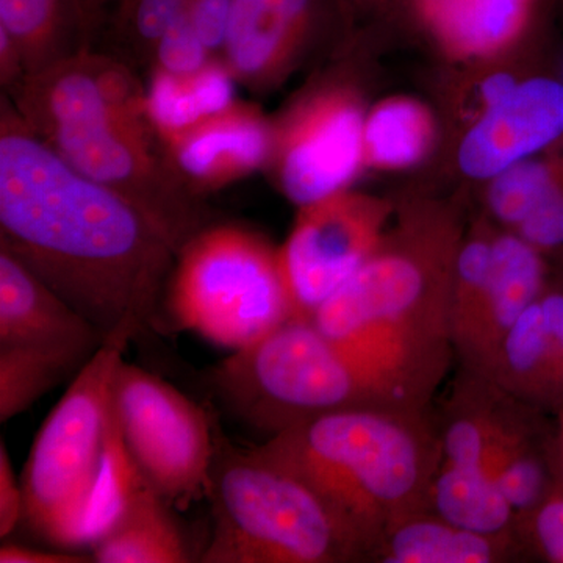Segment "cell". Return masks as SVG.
I'll use <instances>...</instances> for the list:
<instances>
[{"mask_svg":"<svg viewBox=\"0 0 563 563\" xmlns=\"http://www.w3.org/2000/svg\"><path fill=\"white\" fill-rule=\"evenodd\" d=\"M390 207L350 190L299 207L284 246L282 272L296 317L310 318L383 243Z\"/></svg>","mask_w":563,"mask_h":563,"instance_id":"11","label":"cell"},{"mask_svg":"<svg viewBox=\"0 0 563 563\" xmlns=\"http://www.w3.org/2000/svg\"><path fill=\"white\" fill-rule=\"evenodd\" d=\"M211 383L239 420L269 439L321 415L380 406L350 358L303 317L233 351Z\"/></svg>","mask_w":563,"mask_h":563,"instance_id":"8","label":"cell"},{"mask_svg":"<svg viewBox=\"0 0 563 563\" xmlns=\"http://www.w3.org/2000/svg\"><path fill=\"white\" fill-rule=\"evenodd\" d=\"M429 512L466 531L518 539L512 507L498 485L477 470L440 463Z\"/></svg>","mask_w":563,"mask_h":563,"instance_id":"23","label":"cell"},{"mask_svg":"<svg viewBox=\"0 0 563 563\" xmlns=\"http://www.w3.org/2000/svg\"><path fill=\"white\" fill-rule=\"evenodd\" d=\"M312 485L372 559L390 529L429 512L442 440L428 409L366 406L321 415L257 448Z\"/></svg>","mask_w":563,"mask_h":563,"instance_id":"4","label":"cell"},{"mask_svg":"<svg viewBox=\"0 0 563 563\" xmlns=\"http://www.w3.org/2000/svg\"><path fill=\"white\" fill-rule=\"evenodd\" d=\"M232 0H190L185 16L206 46L221 57L231 18Z\"/></svg>","mask_w":563,"mask_h":563,"instance_id":"28","label":"cell"},{"mask_svg":"<svg viewBox=\"0 0 563 563\" xmlns=\"http://www.w3.org/2000/svg\"><path fill=\"white\" fill-rule=\"evenodd\" d=\"M0 246L103 342L151 324L179 246L146 211L77 172L0 103Z\"/></svg>","mask_w":563,"mask_h":563,"instance_id":"1","label":"cell"},{"mask_svg":"<svg viewBox=\"0 0 563 563\" xmlns=\"http://www.w3.org/2000/svg\"><path fill=\"white\" fill-rule=\"evenodd\" d=\"M24 490L14 474L9 448L0 442V537L5 539L24 523Z\"/></svg>","mask_w":563,"mask_h":563,"instance_id":"29","label":"cell"},{"mask_svg":"<svg viewBox=\"0 0 563 563\" xmlns=\"http://www.w3.org/2000/svg\"><path fill=\"white\" fill-rule=\"evenodd\" d=\"M11 101L73 168L146 211L179 250L209 224L201 198L169 168L147 118L146 87L124 63L81 47L29 74Z\"/></svg>","mask_w":563,"mask_h":563,"instance_id":"3","label":"cell"},{"mask_svg":"<svg viewBox=\"0 0 563 563\" xmlns=\"http://www.w3.org/2000/svg\"><path fill=\"white\" fill-rule=\"evenodd\" d=\"M92 355L49 347H0V421L31 409L52 388L77 376Z\"/></svg>","mask_w":563,"mask_h":563,"instance_id":"25","label":"cell"},{"mask_svg":"<svg viewBox=\"0 0 563 563\" xmlns=\"http://www.w3.org/2000/svg\"><path fill=\"white\" fill-rule=\"evenodd\" d=\"M27 76L22 52L9 33L0 29V81L3 92L13 91Z\"/></svg>","mask_w":563,"mask_h":563,"instance_id":"30","label":"cell"},{"mask_svg":"<svg viewBox=\"0 0 563 563\" xmlns=\"http://www.w3.org/2000/svg\"><path fill=\"white\" fill-rule=\"evenodd\" d=\"M113 406L133 463L169 506H187L206 495L217 443L198 404L122 358L114 373Z\"/></svg>","mask_w":563,"mask_h":563,"instance_id":"9","label":"cell"},{"mask_svg":"<svg viewBox=\"0 0 563 563\" xmlns=\"http://www.w3.org/2000/svg\"><path fill=\"white\" fill-rule=\"evenodd\" d=\"M484 377L543 412L562 409L563 291L558 285H550L515 322Z\"/></svg>","mask_w":563,"mask_h":563,"instance_id":"16","label":"cell"},{"mask_svg":"<svg viewBox=\"0 0 563 563\" xmlns=\"http://www.w3.org/2000/svg\"><path fill=\"white\" fill-rule=\"evenodd\" d=\"M99 332L36 274L0 246V347L32 346L96 354Z\"/></svg>","mask_w":563,"mask_h":563,"instance_id":"18","label":"cell"},{"mask_svg":"<svg viewBox=\"0 0 563 563\" xmlns=\"http://www.w3.org/2000/svg\"><path fill=\"white\" fill-rule=\"evenodd\" d=\"M551 0H398L446 54L483 60L517 46Z\"/></svg>","mask_w":563,"mask_h":563,"instance_id":"17","label":"cell"},{"mask_svg":"<svg viewBox=\"0 0 563 563\" xmlns=\"http://www.w3.org/2000/svg\"><path fill=\"white\" fill-rule=\"evenodd\" d=\"M236 85L221 57L184 76L151 70L146 113L155 135L172 139L228 109L236 101Z\"/></svg>","mask_w":563,"mask_h":563,"instance_id":"21","label":"cell"},{"mask_svg":"<svg viewBox=\"0 0 563 563\" xmlns=\"http://www.w3.org/2000/svg\"><path fill=\"white\" fill-rule=\"evenodd\" d=\"M84 555L66 551L36 550L21 544L3 543L0 548V563H84Z\"/></svg>","mask_w":563,"mask_h":563,"instance_id":"31","label":"cell"},{"mask_svg":"<svg viewBox=\"0 0 563 563\" xmlns=\"http://www.w3.org/2000/svg\"><path fill=\"white\" fill-rule=\"evenodd\" d=\"M559 3H561L563 10V0H559Z\"/></svg>","mask_w":563,"mask_h":563,"instance_id":"37","label":"cell"},{"mask_svg":"<svg viewBox=\"0 0 563 563\" xmlns=\"http://www.w3.org/2000/svg\"><path fill=\"white\" fill-rule=\"evenodd\" d=\"M161 144L177 179L202 199L266 169L273 151V120L254 103L236 99L228 109Z\"/></svg>","mask_w":563,"mask_h":563,"instance_id":"14","label":"cell"},{"mask_svg":"<svg viewBox=\"0 0 563 563\" xmlns=\"http://www.w3.org/2000/svg\"><path fill=\"white\" fill-rule=\"evenodd\" d=\"M109 2H113V0H81V5H84L85 11H87V16L92 27H95V22L98 20L99 11Z\"/></svg>","mask_w":563,"mask_h":563,"instance_id":"34","label":"cell"},{"mask_svg":"<svg viewBox=\"0 0 563 563\" xmlns=\"http://www.w3.org/2000/svg\"><path fill=\"white\" fill-rule=\"evenodd\" d=\"M203 563H346L372 559L342 515L290 470L255 450L217 444Z\"/></svg>","mask_w":563,"mask_h":563,"instance_id":"6","label":"cell"},{"mask_svg":"<svg viewBox=\"0 0 563 563\" xmlns=\"http://www.w3.org/2000/svg\"><path fill=\"white\" fill-rule=\"evenodd\" d=\"M351 13L342 0H232L221 58L252 92L279 87L331 22Z\"/></svg>","mask_w":563,"mask_h":563,"instance_id":"12","label":"cell"},{"mask_svg":"<svg viewBox=\"0 0 563 563\" xmlns=\"http://www.w3.org/2000/svg\"><path fill=\"white\" fill-rule=\"evenodd\" d=\"M433 136L435 124L424 103L402 96L385 99L365 117V166L377 169L410 168L431 151Z\"/></svg>","mask_w":563,"mask_h":563,"instance_id":"24","label":"cell"},{"mask_svg":"<svg viewBox=\"0 0 563 563\" xmlns=\"http://www.w3.org/2000/svg\"><path fill=\"white\" fill-rule=\"evenodd\" d=\"M113 2H118V7L122 5V3L125 2V0H113Z\"/></svg>","mask_w":563,"mask_h":563,"instance_id":"36","label":"cell"},{"mask_svg":"<svg viewBox=\"0 0 563 563\" xmlns=\"http://www.w3.org/2000/svg\"><path fill=\"white\" fill-rule=\"evenodd\" d=\"M350 11L357 10H387L395 7L398 0H342Z\"/></svg>","mask_w":563,"mask_h":563,"instance_id":"33","label":"cell"},{"mask_svg":"<svg viewBox=\"0 0 563 563\" xmlns=\"http://www.w3.org/2000/svg\"><path fill=\"white\" fill-rule=\"evenodd\" d=\"M461 243V231L446 214H406L310 317L380 406L428 409L450 369L451 290Z\"/></svg>","mask_w":563,"mask_h":563,"instance_id":"2","label":"cell"},{"mask_svg":"<svg viewBox=\"0 0 563 563\" xmlns=\"http://www.w3.org/2000/svg\"><path fill=\"white\" fill-rule=\"evenodd\" d=\"M365 111L357 92L340 81L310 88L273 120L266 169L298 207L347 190L365 166Z\"/></svg>","mask_w":563,"mask_h":563,"instance_id":"10","label":"cell"},{"mask_svg":"<svg viewBox=\"0 0 563 563\" xmlns=\"http://www.w3.org/2000/svg\"><path fill=\"white\" fill-rule=\"evenodd\" d=\"M214 58L218 55L206 46L184 14L157 40L147 60L151 70L184 76L206 68Z\"/></svg>","mask_w":563,"mask_h":563,"instance_id":"26","label":"cell"},{"mask_svg":"<svg viewBox=\"0 0 563 563\" xmlns=\"http://www.w3.org/2000/svg\"><path fill=\"white\" fill-rule=\"evenodd\" d=\"M0 29L18 44L32 74L80 49L70 38L88 35L92 25L81 0H0Z\"/></svg>","mask_w":563,"mask_h":563,"instance_id":"22","label":"cell"},{"mask_svg":"<svg viewBox=\"0 0 563 563\" xmlns=\"http://www.w3.org/2000/svg\"><path fill=\"white\" fill-rule=\"evenodd\" d=\"M99 563H185L191 561L169 504L144 484L125 506L120 520L91 547Z\"/></svg>","mask_w":563,"mask_h":563,"instance_id":"20","label":"cell"},{"mask_svg":"<svg viewBox=\"0 0 563 563\" xmlns=\"http://www.w3.org/2000/svg\"><path fill=\"white\" fill-rule=\"evenodd\" d=\"M563 136V81L533 77L481 113L459 147V166L472 179H493L542 154Z\"/></svg>","mask_w":563,"mask_h":563,"instance_id":"13","label":"cell"},{"mask_svg":"<svg viewBox=\"0 0 563 563\" xmlns=\"http://www.w3.org/2000/svg\"><path fill=\"white\" fill-rule=\"evenodd\" d=\"M517 536L521 544L544 561L563 563V487L558 488L531 515L517 523Z\"/></svg>","mask_w":563,"mask_h":563,"instance_id":"27","label":"cell"},{"mask_svg":"<svg viewBox=\"0 0 563 563\" xmlns=\"http://www.w3.org/2000/svg\"><path fill=\"white\" fill-rule=\"evenodd\" d=\"M131 340L111 336L73 377L31 448L21 484L24 523L54 547L91 548L147 483L113 406V379Z\"/></svg>","mask_w":563,"mask_h":563,"instance_id":"5","label":"cell"},{"mask_svg":"<svg viewBox=\"0 0 563 563\" xmlns=\"http://www.w3.org/2000/svg\"><path fill=\"white\" fill-rule=\"evenodd\" d=\"M558 287L561 288V290L563 291V258H562V277H561V282H559Z\"/></svg>","mask_w":563,"mask_h":563,"instance_id":"35","label":"cell"},{"mask_svg":"<svg viewBox=\"0 0 563 563\" xmlns=\"http://www.w3.org/2000/svg\"><path fill=\"white\" fill-rule=\"evenodd\" d=\"M517 84L518 81L515 80V77L510 76V74L499 73L487 77V79L484 80V84L481 85L479 90L483 111L490 109V107L495 106L496 102L506 98V96L514 90L515 85ZM483 111H481V113H483Z\"/></svg>","mask_w":563,"mask_h":563,"instance_id":"32","label":"cell"},{"mask_svg":"<svg viewBox=\"0 0 563 563\" xmlns=\"http://www.w3.org/2000/svg\"><path fill=\"white\" fill-rule=\"evenodd\" d=\"M547 257L512 232L493 235L490 279L468 329L454 344L463 372L484 376L507 333L550 287Z\"/></svg>","mask_w":563,"mask_h":563,"instance_id":"15","label":"cell"},{"mask_svg":"<svg viewBox=\"0 0 563 563\" xmlns=\"http://www.w3.org/2000/svg\"><path fill=\"white\" fill-rule=\"evenodd\" d=\"M518 547L517 537L466 531L424 512L390 529L374 559L385 563H495L509 561Z\"/></svg>","mask_w":563,"mask_h":563,"instance_id":"19","label":"cell"},{"mask_svg":"<svg viewBox=\"0 0 563 563\" xmlns=\"http://www.w3.org/2000/svg\"><path fill=\"white\" fill-rule=\"evenodd\" d=\"M125 2H128V0H125ZM121 7V5H120Z\"/></svg>","mask_w":563,"mask_h":563,"instance_id":"38","label":"cell"},{"mask_svg":"<svg viewBox=\"0 0 563 563\" xmlns=\"http://www.w3.org/2000/svg\"><path fill=\"white\" fill-rule=\"evenodd\" d=\"M165 295L177 328L232 352L296 317L279 250L242 225L207 224L188 239Z\"/></svg>","mask_w":563,"mask_h":563,"instance_id":"7","label":"cell"}]
</instances>
